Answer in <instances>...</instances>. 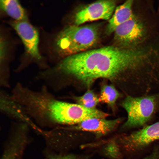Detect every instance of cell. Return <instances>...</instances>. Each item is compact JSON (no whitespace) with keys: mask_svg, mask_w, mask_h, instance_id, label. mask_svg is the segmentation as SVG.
<instances>
[{"mask_svg":"<svg viewBox=\"0 0 159 159\" xmlns=\"http://www.w3.org/2000/svg\"><path fill=\"white\" fill-rule=\"evenodd\" d=\"M148 54L140 49L106 46L66 57L50 68L49 73L56 80L71 76L90 86L98 78L115 79L123 71L141 64Z\"/></svg>","mask_w":159,"mask_h":159,"instance_id":"6da1fadb","label":"cell"},{"mask_svg":"<svg viewBox=\"0 0 159 159\" xmlns=\"http://www.w3.org/2000/svg\"><path fill=\"white\" fill-rule=\"evenodd\" d=\"M97 28L93 25L68 26L54 39V52L64 58L86 51L94 46L99 39Z\"/></svg>","mask_w":159,"mask_h":159,"instance_id":"7a4b0ae2","label":"cell"},{"mask_svg":"<svg viewBox=\"0 0 159 159\" xmlns=\"http://www.w3.org/2000/svg\"><path fill=\"white\" fill-rule=\"evenodd\" d=\"M10 24L21 39L27 54V57L21 61L15 72L19 73L32 63L36 64L41 71L49 68L39 51V34L37 29L27 20H14Z\"/></svg>","mask_w":159,"mask_h":159,"instance_id":"3957f363","label":"cell"},{"mask_svg":"<svg viewBox=\"0 0 159 159\" xmlns=\"http://www.w3.org/2000/svg\"><path fill=\"white\" fill-rule=\"evenodd\" d=\"M155 104V99L153 96L141 97L127 96L122 103L128 115L127 119L122 127L130 128L145 124L150 118Z\"/></svg>","mask_w":159,"mask_h":159,"instance_id":"277c9868","label":"cell"},{"mask_svg":"<svg viewBox=\"0 0 159 159\" xmlns=\"http://www.w3.org/2000/svg\"><path fill=\"white\" fill-rule=\"evenodd\" d=\"M114 32V39L117 47L131 49L135 48L144 40L147 30L143 22L134 15L118 26Z\"/></svg>","mask_w":159,"mask_h":159,"instance_id":"5b68a950","label":"cell"},{"mask_svg":"<svg viewBox=\"0 0 159 159\" xmlns=\"http://www.w3.org/2000/svg\"><path fill=\"white\" fill-rule=\"evenodd\" d=\"M116 140L120 147L127 151H139L159 140V121L129 134L121 135Z\"/></svg>","mask_w":159,"mask_h":159,"instance_id":"8992f818","label":"cell"},{"mask_svg":"<svg viewBox=\"0 0 159 159\" xmlns=\"http://www.w3.org/2000/svg\"><path fill=\"white\" fill-rule=\"evenodd\" d=\"M4 148L1 159H25L24 154L29 141L27 124L16 122Z\"/></svg>","mask_w":159,"mask_h":159,"instance_id":"52a82bcc","label":"cell"},{"mask_svg":"<svg viewBox=\"0 0 159 159\" xmlns=\"http://www.w3.org/2000/svg\"><path fill=\"white\" fill-rule=\"evenodd\" d=\"M116 2L112 0L99 1L79 10L74 16L75 25H80L99 19L110 20L115 9Z\"/></svg>","mask_w":159,"mask_h":159,"instance_id":"ba28073f","label":"cell"},{"mask_svg":"<svg viewBox=\"0 0 159 159\" xmlns=\"http://www.w3.org/2000/svg\"><path fill=\"white\" fill-rule=\"evenodd\" d=\"M120 121V119L107 120L105 118H93L70 127L67 129L89 132L99 138L114 130Z\"/></svg>","mask_w":159,"mask_h":159,"instance_id":"9c48e42d","label":"cell"},{"mask_svg":"<svg viewBox=\"0 0 159 159\" xmlns=\"http://www.w3.org/2000/svg\"><path fill=\"white\" fill-rule=\"evenodd\" d=\"M0 111L3 115L16 122L34 125L31 118L23 108L9 94L3 89L0 90Z\"/></svg>","mask_w":159,"mask_h":159,"instance_id":"30bf717a","label":"cell"},{"mask_svg":"<svg viewBox=\"0 0 159 159\" xmlns=\"http://www.w3.org/2000/svg\"><path fill=\"white\" fill-rule=\"evenodd\" d=\"M0 42V86L1 88L11 87V72L10 67V59L8 54V42L1 34Z\"/></svg>","mask_w":159,"mask_h":159,"instance_id":"8fae6325","label":"cell"},{"mask_svg":"<svg viewBox=\"0 0 159 159\" xmlns=\"http://www.w3.org/2000/svg\"><path fill=\"white\" fill-rule=\"evenodd\" d=\"M133 3L132 0L127 1L115 8L107 26L106 29L107 34H110L114 32L118 26L134 15L132 12Z\"/></svg>","mask_w":159,"mask_h":159,"instance_id":"7c38bea8","label":"cell"},{"mask_svg":"<svg viewBox=\"0 0 159 159\" xmlns=\"http://www.w3.org/2000/svg\"><path fill=\"white\" fill-rule=\"evenodd\" d=\"M0 6L1 9L14 21L27 20L26 11L18 1L1 0L0 1Z\"/></svg>","mask_w":159,"mask_h":159,"instance_id":"4fadbf2b","label":"cell"},{"mask_svg":"<svg viewBox=\"0 0 159 159\" xmlns=\"http://www.w3.org/2000/svg\"><path fill=\"white\" fill-rule=\"evenodd\" d=\"M119 96V92L113 86L106 84L102 87L99 99L100 102L113 107Z\"/></svg>","mask_w":159,"mask_h":159,"instance_id":"5bb4252c","label":"cell"},{"mask_svg":"<svg viewBox=\"0 0 159 159\" xmlns=\"http://www.w3.org/2000/svg\"><path fill=\"white\" fill-rule=\"evenodd\" d=\"M102 148L101 153L110 159H120L121 157L120 147L116 139H112L108 142Z\"/></svg>","mask_w":159,"mask_h":159,"instance_id":"9a60e30c","label":"cell"},{"mask_svg":"<svg viewBox=\"0 0 159 159\" xmlns=\"http://www.w3.org/2000/svg\"><path fill=\"white\" fill-rule=\"evenodd\" d=\"M76 99L78 104L89 109H95V107L100 102L99 99L92 90H87L82 96L77 97Z\"/></svg>","mask_w":159,"mask_h":159,"instance_id":"2e32d148","label":"cell"},{"mask_svg":"<svg viewBox=\"0 0 159 159\" xmlns=\"http://www.w3.org/2000/svg\"><path fill=\"white\" fill-rule=\"evenodd\" d=\"M87 156L74 154H54L50 155L47 159H88Z\"/></svg>","mask_w":159,"mask_h":159,"instance_id":"e0dca14e","label":"cell"},{"mask_svg":"<svg viewBox=\"0 0 159 159\" xmlns=\"http://www.w3.org/2000/svg\"><path fill=\"white\" fill-rule=\"evenodd\" d=\"M143 159H159V152L158 149H155L150 155Z\"/></svg>","mask_w":159,"mask_h":159,"instance_id":"ac0fdd59","label":"cell"}]
</instances>
